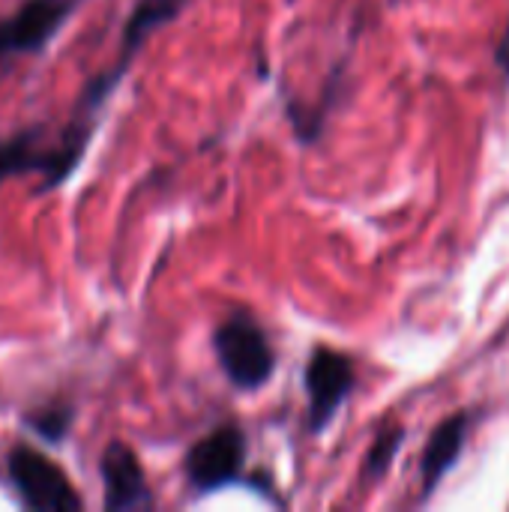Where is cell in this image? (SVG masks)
<instances>
[{
  "instance_id": "obj_8",
  "label": "cell",
  "mask_w": 509,
  "mask_h": 512,
  "mask_svg": "<svg viewBox=\"0 0 509 512\" xmlns=\"http://www.w3.org/2000/svg\"><path fill=\"white\" fill-rule=\"evenodd\" d=\"M465 435H468V417L465 414H453L447 417L429 438L426 450H423V462H420V474H423V495L429 498L435 492V486L447 477V471L456 465L462 447H465Z\"/></svg>"
},
{
  "instance_id": "obj_4",
  "label": "cell",
  "mask_w": 509,
  "mask_h": 512,
  "mask_svg": "<svg viewBox=\"0 0 509 512\" xmlns=\"http://www.w3.org/2000/svg\"><path fill=\"white\" fill-rule=\"evenodd\" d=\"M213 348H216L222 372L228 375V381L234 387L258 390L270 381L276 354H273L270 339L264 336V330L255 321H249V318L225 321L213 336Z\"/></svg>"
},
{
  "instance_id": "obj_6",
  "label": "cell",
  "mask_w": 509,
  "mask_h": 512,
  "mask_svg": "<svg viewBox=\"0 0 509 512\" xmlns=\"http://www.w3.org/2000/svg\"><path fill=\"white\" fill-rule=\"evenodd\" d=\"M354 384H357L354 363L345 354H339L333 348H315V354L309 357V366H306L312 429H324L336 417V411L345 405Z\"/></svg>"
},
{
  "instance_id": "obj_1",
  "label": "cell",
  "mask_w": 509,
  "mask_h": 512,
  "mask_svg": "<svg viewBox=\"0 0 509 512\" xmlns=\"http://www.w3.org/2000/svg\"><path fill=\"white\" fill-rule=\"evenodd\" d=\"M6 477L21 501V507L36 512L81 510L84 498L78 495L69 474L33 444H15L6 453Z\"/></svg>"
},
{
  "instance_id": "obj_9",
  "label": "cell",
  "mask_w": 509,
  "mask_h": 512,
  "mask_svg": "<svg viewBox=\"0 0 509 512\" xmlns=\"http://www.w3.org/2000/svg\"><path fill=\"white\" fill-rule=\"evenodd\" d=\"M72 420H75V411L63 399H51V402H45V405H39V408L24 414L27 429L33 435H39L42 441H51V444H60L69 435Z\"/></svg>"
},
{
  "instance_id": "obj_10",
  "label": "cell",
  "mask_w": 509,
  "mask_h": 512,
  "mask_svg": "<svg viewBox=\"0 0 509 512\" xmlns=\"http://www.w3.org/2000/svg\"><path fill=\"white\" fill-rule=\"evenodd\" d=\"M402 441H405V429H402V426H390V429H384V432L378 435V441L372 444V450L366 453V462H363V477H366L369 483H375L378 477L387 474V468H390V462L396 459Z\"/></svg>"
},
{
  "instance_id": "obj_2",
  "label": "cell",
  "mask_w": 509,
  "mask_h": 512,
  "mask_svg": "<svg viewBox=\"0 0 509 512\" xmlns=\"http://www.w3.org/2000/svg\"><path fill=\"white\" fill-rule=\"evenodd\" d=\"M84 0H21L0 15V69L21 57L42 54L54 36L72 21Z\"/></svg>"
},
{
  "instance_id": "obj_3",
  "label": "cell",
  "mask_w": 509,
  "mask_h": 512,
  "mask_svg": "<svg viewBox=\"0 0 509 512\" xmlns=\"http://www.w3.org/2000/svg\"><path fill=\"white\" fill-rule=\"evenodd\" d=\"M57 135L60 132L51 135L42 126H27V129H15L3 135L0 138V183L9 177L36 174L42 177L39 192H51L63 186L75 174L78 162L66 153Z\"/></svg>"
},
{
  "instance_id": "obj_5",
  "label": "cell",
  "mask_w": 509,
  "mask_h": 512,
  "mask_svg": "<svg viewBox=\"0 0 509 512\" xmlns=\"http://www.w3.org/2000/svg\"><path fill=\"white\" fill-rule=\"evenodd\" d=\"M243 456H246L243 432L234 423H225V426L213 429L210 435H204L186 453L183 471H186V480L192 489L213 492V489H222V486L240 480Z\"/></svg>"
},
{
  "instance_id": "obj_7",
  "label": "cell",
  "mask_w": 509,
  "mask_h": 512,
  "mask_svg": "<svg viewBox=\"0 0 509 512\" xmlns=\"http://www.w3.org/2000/svg\"><path fill=\"white\" fill-rule=\"evenodd\" d=\"M99 477H102V507L111 512L147 510L153 507V495L135 450L123 441L105 444L99 456Z\"/></svg>"
}]
</instances>
